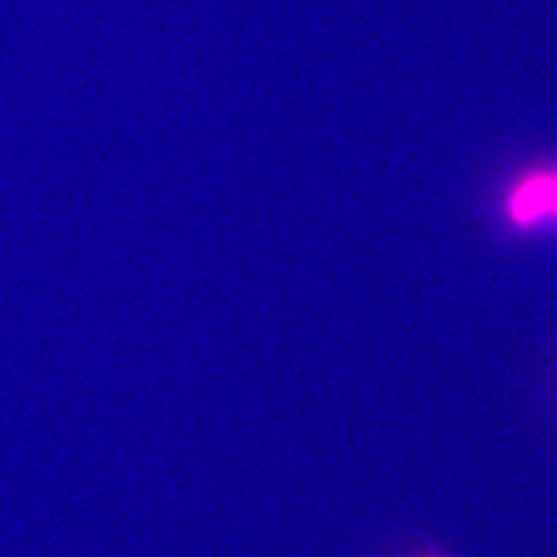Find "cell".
Returning <instances> with one entry per match:
<instances>
[{
    "label": "cell",
    "instance_id": "6da1fadb",
    "mask_svg": "<svg viewBox=\"0 0 557 557\" xmlns=\"http://www.w3.org/2000/svg\"><path fill=\"white\" fill-rule=\"evenodd\" d=\"M504 218L518 232L557 223V168L531 170L515 180L504 199Z\"/></svg>",
    "mask_w": 557,
    "mask_h": 557
}]
</instances>
